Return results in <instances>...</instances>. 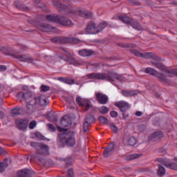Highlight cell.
<instances>
[{"mask_svg": "<svg viewBox=\"0 0 177 177\" xmlns=\"http://www.w3.org/2000/svg\"><path fill=\"white\" fill-rule=\"evenodd\" d=\"M163 137V133L161 131H158L153 133L148 138L149 142H154L161 139Z\"/></svg>", "mask_w": 177, "mask_h": 177, "instance_id": "obj_21", "label": "cell"}, {"mask_svg": "<svg viewBox=\"0 0 177 177\" xmlns=\"http://www.w3.org/2000/svg\"><path fill=\"white\" fill-rule=\"evenodd\" d=\"M75 143H76V140L74 138V136L69 137L65 142V145L68 147H73Z\"/></svg>", "mask_w": 177, "mask_h": 177, "instance_id": "obj_29", "label": "cell"}, {"mask_svg": "<svg viewBox=\"0 0 177 177\" xmlns=\"http://www.w3.org/2000/svg\"><path fill=\"white\" fill-rule=\"evenodd\" d=\"M52 4L57 11L61 14H74L76 15V10L71 8V6L61 2L58 0H53Z\"/></svg>", "mask_w": 177, "mask_h": 177, "instance_id": "obj_5", "label": "cell"}, {"mask_svg": "<svg viewBox=\"0 0 177 177\" xmlns=\"http://www.w3.org/2000/svg\"><path fill=\"white\" fill-rule=\"evenodd\" d=\"M30 144L31 146L33 147L35 150L36 152L39 154L45 156L49 155V147L46 144L34 142H32Z\"/></svg>", "mask_w": 177, "mask_h": 177, "instance_id": "obj_8", "label": "cell"}, {"mask_svg": "<svg viewBox=\"0 0 177 177\" xmlns=\"http://www.w3.org/2000/svg\"><path fill=\"white\" fill-rule=\"evenodd\" d=\"M46 18L48 21L54 22L59 25L65 26V27H71L74 25L73 22L71 20L66 17L60 16L57 14H49L47 15Z\"/></svg>", "mask_w": 177, "mask_h": 177, "instance_id": "obj_3", "label": "cell"}, {"mask_svg": "<svg viewBox=\"0 0 177 177\" xmlns=\"http://www.w3.org/2000/svg\"><path fill=\"white\" fill-rule=\"evenodd\" d=\"M29 124V121L27 119H16L15 124L16 127L19 130L25 131L27 129Z\"/></svg>", "mask_w": 177, "mask_h": 177, "instance_id": "obj_13", "label": "cell"}, {"mask_svg": "<svg viewBox=\"0 0 177 177\" xmlns=\"http://www.w3.org/2000/svg\"><path fill=\"white\" fill-rule=\"evenodd\" d=\"M50 89V87L49 86H46V85H41L40 87L41 91L42 92H46V91H48Z\"/></svg>", "mask_w": 177, "mask_h": 177, "instance_id": "obj_44", "label": "cell"}, {"mask_svg": "<svg viewBox=\"0 0 177 177\" xmlns=\"http://www.w3.org/2000/svg\"><path fill=\"white\" fill-rule=\"evenodd\" d=\"M7 160L5 159L2 162H0V172L2 173L5 170V169L8 167Z\"/></svg>", "mask_w": 177, "mask_h": 177, "instance_id": "obj_33", "label": "cell"}, {"mask_svg": "<svg viewBox=\"0 0 177 177\" xmlns=\"http://www.w3.org/2000/svg\"><path fill=\"white\" fill-rule=\"evenodd\" d=\"M142 154H137V153H135V154H132L130 155H128L126 157V161H130L132 160H134L137 159L138 158L141 157Z\"/></svg>", "mask_w": 177, "mask_h": 177, "instance_id": "obj_32", "label": "cell"}, {"mask_svg": "<svg viewBox=\"0 0 177 177\" xmlns=\"http://www.w3.org/2000/svg\"><path fill=\"white\" fill-rule=\"evenodd\" d=\"M108 109L105 106H103L101 107V108L99 109V111L100 112H101V113L106 114L108 112Z\"/></svg>", "mask_w": 177, "mask_h": 177, "instance_id": "obj_41", "label": "cell"}, {"mask_svg": "<svg viewBox=\"0 0 177 177\" xmlns=\"http://www.w3.org/2000/svg\"><path fill=\"white\" fill-rule=\"evenodd\" d=\"M110 129H111V130H112L113 132L116 133H117V126H116V125H114V124H110Z\"/></svg>", "mask_w": 177, "mask_h": 177, "instance_id": "obj_46", "label": "cell"}, {"mask_svg": "<svg viewBox=\"0 0 177 177\" xmlns=\"http://www.w3.org/2000/svg\"><path fill=\"white\" fill-rule=\"evenodd\" d=\"M35 136L37 138L39 139V140H45V141H49V139L47 138L46 137H45L44 135H43L41 133L38 132V131H36L35 133Z\"/></svg>", "mask_w": 177, "mask_h": 177, "instance_id": "obj_36", "label": "cell"}, {"mask_svg": "<svg viewBox=\"0 0 177 177\" xmlns=\"http://www.w3.org/2000/svg\"><path fill=\"white\" fill-rule=\"evenodd\" d=\"M72 122H73L72 117L68 114L64 115L61 118L60 121L61 125L64 127H67L71 126L72 124Z\"/></svg>", "mask_w": 177, "mask_h": 177, "instance_id": "obj_17", "label": "cell"}, {"mask_svg": "<svg viewBox=\"0 0 177 177\" xmlns=\"http://www.w3.org/2000/svg\"><path fill=\"white\" fill-rule=\"evenodd\" d=\"M67 176H68L69 177H73L74 176V172L72 169H69L67 171Z\"/></svg>", "mask_w": 177, "mask_h": 177, "instance_id": "obj_48", "label": "cell"}, {"mask_svg": "<svg viewBox=\"0 0 177 177\" xmlns=\"http://www.w3.org/2000/svg\"><path fill=\"white\" fill-rule=\"evenodd\" d=\"M36 126V122L35 121H33L32 122L30 123L29 125V127L30 128V129H32L33 128L35 127Z\"/></svg>", "mask_w": 177, "mask_h": 177, "instance_id": "obj_45", "label": "cell"}, {"mask_svg": "<svg viewBox=\"0 0 177 177\" xmlns=\"http://www.w3.org/2000/svg\"><path fill=\"white\" fill-rule=\"evenodd\" d=\"M74 136V133L72 131L68 133H60L57 137V145L58 147L62 148L65 145L66 140L71 136Z\"/></svg>", "mask_w": 177, "mask_h": 177, "instance_id": "obj_10", "label": "cell"}, {"mask_svg": "<svg viewBox=\"0 0 177 177\" xmlns=\"http://www.w3.org/2000/svg\"><path fill=\"white\" fill-rule=\"evenodd\" d=\"M17 176L19 177H31L35 176V172L31 169L25 168L20 170L17 172Z\"/></svg>", "mask_w": 177, "mask_h": 177, "instance_id": "obj_15", "label": "cell"}, {"mask_svg": "<svg viewBox=\"0 0 177 177\" xmlns=\"http://www.w3.org/2000/svg\"><path fill=\"white\" fill-rule=\"evenodd\" d=\"M85 32L89 34H96L100 33L98 26L96 27V23L93 21H90L87 22L85 28Z\"/></svg>", "mask_w": 177, "mask_h": 177, "instance_id": "obj_12", "label": "cell"}, {"mask_svg": "<svg viewBox=\"0 0 177 177\" xmlns=\"http://www.w3.org/2000/svg\"><path fill=\"white\" fill-rule=\"evenodd\" d=\"M4 117V114L2 111H0V119H2Z\"/></svg>", "mask_w": 177, "mask_h": 177, "instance_id": "obj_51", "label": "cell"}, {"mask_svg": "<svg viewBox=\"0 0 177 177\" xmlns=\"http://www.w3.org/2000/svg\"><path fill=\"white\" fill-rule=\"evenodd\" d=\"M0 88H1V85H0Z\"/></svg>", "mask_w": 177, "mask_h": 177, "instance_id": "obj_55", "label": "cell"}, {"mask_svg": "<svg viewBox=\"0 0 177 177\" xmlns=\"http://www.w3.org/2000/svg\"><path fill=\"white\" fill-rule=\"evenodd\" d=\"M135 114H136V116H140L142 115V113L141 112H140V111H137V112H136Z\"/></svg>", "mask_w": 177, "mask_h": 177, "instance_id": "obj_52", "label": "cell"}, {"mask_svg": "<svg viewBox=\"0 0 177 177\" xmlns=\"http://www.w3.org/2000/svg\"><path fill=\"white\" fill-rule=\"evenodd\" d=\"M118 17L119 19L122 21L123 23L126 25H131L132 28L137 30L144 31V27L142 25L136 20L134 19L128 15L124 14H120L118 15Z\"/></svg>", "mask_w": 177, "mask_h": 177, "instance_id": "obj_4", "label": "cell"}, {"mask_svg": "<svg viewBox=\"0 0 177 177\" xmlns=\"http://www.w3.org/2000/svg\"><path fill=\"white\" fill-rule=\"evenodd\" d=\"M114 142H112L110 144H109L104 152V156L106 158L108 157L114 149Z\"/></svg>", "mask_w": 177, "mask_h": 177, "instance_id": "obj_26", "label": "cell"}, {"mask_svg": "<svg viewBox=\"0 0 177 177\" xmlns=\"http://www.w3.org/2000/svg\"><path fill=\"white\" fill-rule=\"evenodd\" d=\"M156 161L159 162L162 165H163L167 168L174 170H177V163L172 162L170 160L165 158H158L156 159Z\"/></svg>", "mask_w": 177, "mask_h": 177, "instance_id": "obj_9", "label": "cell"}, {"mask_svg": "<svg viewBox=\"0 0 177 177\" xmlns=\"http://www.w3.org/2000/svg\"><path fill=\"white\" fill-rule=\"evenodd\" d=\"M47 128H48V129H49L50 131H52V132H54L55 131V126L51 124H47Z\"/></svg>", "mask_w": 177, "mask_h": 177, "instance_id": "obj_43", "label": "cell"}, {"mask_svg": "<svg viewBox=\"0 0 177 177\" xmlns=\"http://www.w3.org/2000/svg\"><path fill=\"white\" fill-rule=\"evenodd\" d=\"M98 121L100 123L104 124H106L108 123V120L106 118H105L104 116H100L98 118Z\"/></svg>", "mask_w": 177, "mask_h": 177, "instance_id": "obj_40", "label": "cell"}, {"mask_svg": "<svg viewBox=\"0 0 177 177\" xmlns=\"http://www.w3.org/2000/svg\"><path fill=\"white\" fill-rule=\"evenodd\" d=\"M51 41L57 44H78L81 41L75 38L66 36H56L51 39Z\"/></svg>", "mask_w": 177, "mask_h": 177, "instance_id": "obj_6", "label": "cell"}, {"mask_svg": "<svg viewBox=\"0 0 177 177\" xmlns=\"http://www.w3.org/2000/svg\"><path fill=\"white\" fill-rule=\"evenodd\" d=\"M168 74L174 75L177 77V69H169L168 68Z\"/></svg>", "mask_w": 177, "mask_h": 177, "instance_id": "obj_42", "label": "cell"}, {"mask_svg": "<svg viewBox=\"0 0 177 177\" xmlns=\"http://www.w3.org/2000/svg\"><path fill=\"white\" fill-rule=\"evenodd\" d=\"M165 173H166V170H165V168L162 165H159L158 169V171H157V174H158V176L163 177L165 174Z\"/></svg>", "mask_w": 177, "mask_h": 177, "instance_id": "obj_34", "label": "cell"}, {"mask_svg": "<svg viewBox=\"0 0 177 177\" xmlns=\"http://www.w3.org/2000/svg\"><path fill=\"white\" fill-rule=\"evenodd\" d=\"M130 4L132 5H140L141 3L139 0H126Z\"/></svg>", "mask_w": 177, "mask_h": 177, "instance_id": "obj_38", "label": "cell"}, {"mask_svg": "<svg viewBox=\"0 0 177 177\" xmlns=\"http://www.w3.org/2000/svg\"><path fill=\"white\" fill-rule=\"evenodd\" d=\"M96 121V119L94 116L92 115H87L85 116V122L83 123V130L85 132H87L89 130V127L90 124L94 123Z\"/></svg>", "mask_w": 177, "mask_h": 177, "instance_id": "obj_14", "label": "cell"}, {"mask_svg": "<svg viewBox=\"0 0 177 177\" xmlns=\"http://www.w3.org/2000/svg\"><path fill=\"white\" fill-rule=\"evenodd\" d=\"M58 80H60L61 82H64V83L68 84H73L75 83L74 80L70 78L61 77V78H58Z\"/></svg>", "mask_w": 177, "mask_h": 177, "instance_id": "obj_31", "label": "cell"}, {"mask_svg": "<svg viewBox=\"0 0 177 177\" xmlns=\"http://www.w3.org/2000/svg\"><path fill=\"white\" fill-rule=\"evenodd\" d=\"M57 129H58L59 131H61V132H65V131H67L66 129H64V128L58 127V126H57Z\"/></svg>", "mask_w": 177, "mask_h": 177, "instance_id": "obj_50", "label": "cell"}, {"mask_svg": "<svg viewBox=\"0 0 177 177\" xmlns=\"http://www.w3.org/2000/svg\"><path fill=\"white\" fill-rule=\"evenodd\" d=\"M121 93L123 96L126 97H132L137 94L138 91H123Z\"/></svg>", "mask_w": 177, "mask_h": 177, "instance_id": "obj_28", "label": "cell"}, {"mask_svg": "<svg viewBox=\"0 0 177 177\" xmlns=\"http://www.w3.org/2000/svg\"><path fill=\"white\" fill-rule=\"evenodd\" d=\"M130 52L134 55L140 58H145L148 59H152L155 61H163L162 58L156 55L152 52H141L136 49H131Z\"/></svg>", "mask_w": 177, "mask_h": 177, "instance_id": "obj_7", "label": "cell"}, {"mask_svg": "<svg viewBox=\"0 0 177 177\" xmlns=\"http://www.w3.org/2000/svg\"><path fill=\"white\" fill-rule=\"evenodd\" d=\"M170 4H172V5H177V2L173 1V2H170Z\"/></svg>", "mask_w": 177, "mask_h": 177, "instance_id": "obj_53", "label": "cell"}, {"mask_svg": "<svg viewBox=\"0 0 177 177\" xmlns=\"http://www.w3.org/2000/svg\"><path fill=\"white\" fill-rule=\"evenodd\" d=\"M110 116H112V117H113V118H116L118 115L117 112L114 111H111L110 112Z\"/></svg>", "mask_w": 177, "mask_h": 177, "instance_id": "obj_47", "label": "cell"}, {"mask_svg": "<svg viewBox=\"0 0 177 177\" xmlns=\"http://www.w3.org/2000/svg\"><path fill=\"white\" fill-rule=\"evenodd\" d=\"M68 1H71V2L73 1V0H68Z\"/></svg>", "mask_w": 177, "mask_h": 177, "instance_id": "obj_54", "label": "cell"}, {"mask_svg": "<svg viewBox=\"0 0 177 177\" xmlns=\"http://www.w3.org/2000/svg\"><path fill=\"white\" fill-rule=\"evenodd\" d=\"M137 140L136 139H135V138L133 137V136H132V137H131L129 139V140H128V143L129 145H134L136 143Z\"/></svg>", "mask_w": 177, "mask_h": 177, "instance_id": "obj_39", "label": "cell"}, {"mask_svg": "<svg viewBox=\"0 0 177 177\" xmlns=\"http://www.w3.org/2000/svg\"><path fill=\"white\" fill-rule=\"evenodd\" d=\"M28 22L31 25H32L35 28L38 29V30L47 33H58L60 32V30L57 28L49 25L48 23L41 22L35 20L29 19L27 20Z\"/></svg>", "mask_w": 177, "mask_h": 177, "instance_id": "obj_2", "label": "cell"}, {"mask_svg": "<svg viewBox=\"0 0 177 177\" xmlns=\"http://www.w3.org/2000/svg\"><path fill=\"white\" fill-rule=\"evenodd\" d=\"M76 101L79 106L85 111H87L90 108V103L87 100L83 99L81 97H77Z\"/></svg>", "mask_w": 177, "mask_h": 177, "instance_id": "obj_18", "label": "cell"}, {"mask_svg": "<svg viewBox=\"0 0 177 177\" xmlns=\"http://www.w3.org/2000/svg\"><path fill=\"white\" fill-rule=\"evenodd\" d=\"M34 4L37 7L40 8L43 11L46 12H48L49 10L48 7H47L46 4L43 2L42 0H32Z\"/></svg>", "mask_w": 177, "mask_h": 177, "instance_id": "obj_22", "label": "cell"}, {"mask_svg": "<svg viewBox=\"0 0 177 177\" xmlns=\"http://www.w3.org/2000/svg\"><path fill=\"white\" fill-rule=\"evenodd\" d=\"M151 63L154 66H155L158 69L160 70L162 72H165V73L168 74V68L167 66H165L164 64L160 62L159 61H156V62L151 61Z\"/></svg>", "mask_w": 177, "mask_h": 177, "instance_id": "obj_23", "label": "cell"}, {"mask_svg": "<svg viewBox=\"0 0 177 177\" xmlns=\"http://www.w3.org/2000/svg\"><path fill=\"white\" fill-rule=\"evenodd\" d=\"M22 112H23V110H22V108H20L19 107L14 108L11 111V113L14 116L21 115Z\"/></svg>", "mask_w": 177, "mask_h": 177, "instance_id": "obj_30", "label": "cell"}, {"mask_svg": "<svg viewBox=\"0 0 177 177\" xmlns=\"http://www.w3.org/2000/svg\"><path fill=\"white\" fill-rule=\"evenodd\" d=\"M76 15L85 19H91L93 17L92 13L85 9L76 10Z\"/></svg>", "mask_w": 177, "mask_h": 177, "instance_id": "obj_16", "label": "cell"}, {"mask_svg": "<svg viewBox=\"0 0 177 177\" xmlns=\"http://www.w3.org/2000/svg\"><path fill=\"white\" fill-rule=\"evenodd\" d=\"M14 5L17 8L23 11H29V8H28L27 6L25 5V4H23V3L18 1H15L14 3Z\"/></svg>", "mask_w": 177, "mask_h": 177, "instance_id": "obj_27", "label": "cell"}, {"mask_svg": "<svg viewBox=\"0 0 177 177\" xmlns=\"http://www.w3.org/2000/svg\"><path fill=\"white\" fill-rule=\"evenodd\" d=\"M39 105L41 106H46L49 103L48 99L44 96H41L39 98Z\"/></svg>", "mask_w": 177, "mask_h": 177, "instance_id": "obj_35", "label": "cell"}, {"mask_svg": "<svg viewBox=\"0 0 177 177\" xmlns=\"http://www.w3.org/2000/svg\"><path fill=\"white\" fill-rule=\"evenodd\" d=\"M7 69V68L4 65H0V71H5Z\"/></svg>", "mask_w": 177, "mask_h": 177, "instance_id": "obj_49", "label": "cell"}, {"mask_svg": "<svg viewBox=\"0 0 177 177\" xmlns=\"http://www.w3.org/2000/svg\"><path fill=\"white\" fill-rule=\"evenodd\" d=\"M115 105L123 113H125L126 111H128L129 109L130 108V105L128 103L124 101H120L117 102L115 103Z\"/></svg>", "mask_w": 177, "mask_h": 177, "instance_id": "obj_20", "label": "cell"}, {"mask_svg": "<svg viewBox=\"0 0 177 177\" xmlns=\"http://www.w3.org/2000/svg\"><path fill=\"white\" fill-rule=\"evenodd\" d=\"M87 77L92 79H98L104 80H109L110 78L106 74L102 73H91L87 75Z\"/></svg>", "mask_w": 177, "mask_h": 177, "instance_id": "obj_19", "label": "cell"}, {"mask_svg": "<svg viewBox=\"0 0 177 177\" xmlns=\"http://www.w3.org/2000/svg\"><path fill=\"white\" fill-rule=\"evenodd\" d=\"M118 45H119L120 47H124V48H134L137 46L136 45L134 44L118 43Z\"/></svg>", "mask_w": 177, "mask_h": 177, "instance_id": "obj_37", "label": "cell"}, {"mask_svg": "<svg viewBox=\"0 0 177 177\" xmlns=\"http://www.w3.org/2000/svg\"><path fill=\"white\" fill-rule=\"evenodd\" d=\"M144 72L147 74L154 76L155 78H158V80H160L161 81L165 82L167 81L166 76L163 73L158 72V71H156V70L153 68H150V67L147 68L144 70Z\"/></svg>", "mask_w": 177, "mask_h": 177, "instance_id": "obj_11", "label": "cell"}, {"mask_svg": "<svg viewBox=\"0 0 177 177\" xmlns=\"http://www.w3.org/2000/svg\"><path fill=\"white\" fill-rule=\"evenodd\" d=\"M0 51L5 55L11 56V57L17 59L20 61L31 63L32 59L26 56L23 55L17 52L15 50L7 46H2L0 48Z\"/></svg>", "mask_w": 177, "mask_h": 177, "instance_id": "obj_1", "label": "cell"}, {"mask_svg": "<svg viewBox=\"0 0 177 177\" xmlns=\"http://www.w3.org/2000/svg\"><path fill=\"white\" fill-rule=\"evenodd\" d=\"M94 53V52L92 50L89 49H83V50H79L78 51V54L83 57H87L90 56L92 55Z\"/></svg>", "mask_w": 177, "mask_h": 177, "instance_id": "obj_25", "label": "cell"}, {"mask_svg": "<svg viewBox=\"0 0 177 177\" xmlns=\"http://www.w3.org/2000/svg\"><path fill=\"white\" fill-rule=\"evenodd\" d=\"M96 97L97 100L101 104H105L107 103L108 100V98L106 95L103 94L102 93H96Z\"/></svg>", "mask_w": 177, "mask_h": 177, "instance_id": "obj_24", "label": "cell"}]
</instances>
